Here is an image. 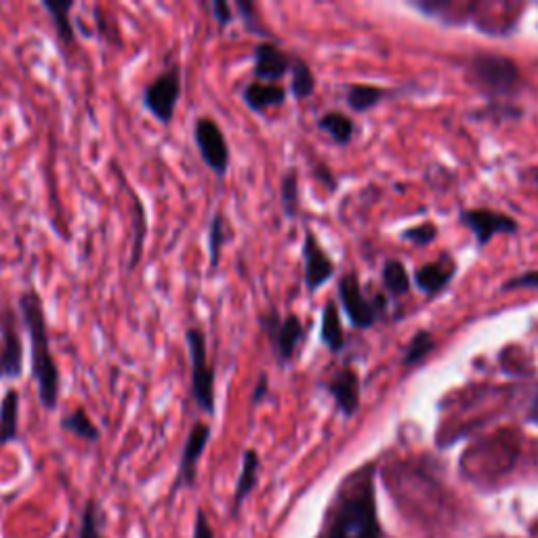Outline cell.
Masks as SVG:
<instances>
[{"label":"cell","instance_id":"cell-1","mask_svg":"<svg viewBox=\"0 0 538 538\" xmlns=\"http://www.w3.org/2000/svg\"><path fill=\"white\" fill-rule=\"evenodd\" d=\"M19 309H22L24 326L30 335V360L32 377L38 385V400L47 410H55L59 402V366L53 358L49 326L45 316L43 299L36 291H26L19 295Z\"/></svg>","mask_w":538,"mask_h":538},{"label":"cell","instance_id":"cell-2","mask_svg":"<svg viewBox=\"0 0 538 538\" xmlns=\"http://www.w3.org/2000/svg\"><path fill=\"white\" fill-rule=\"evenodd\" d=\"M330 538H381L372 473H364L349 494L343 496Z\"/></svg>","mask_w":538,"mask_h":538},{"label":"cell","instance_id":"cell-3","mask_svg":"<svg viewBox=\"0 0 538 538\" xmlns=\"http://www.w3.org/2000/svg\"><path fill=\"white\" fill-rule=\"evenodd\" d=\"M185 343L192 362V398L204 415H215V368L209 362V345L204 330L190 326L185 330Z\"/></svg>","mask_w":538,"mask_h":538},{"label":"cell","instance_id":"cell-4","mask_svg":"<svg viewBox=\"0 0 538 538\" xmlns=\"http://www.w3.org/2000/svg\"><path fill=\"white\" fill-rule=\"evenodd\" d=\"M259 326L269 345H272L276 360L280 364L291 362L297 354L299 345L305 339V326L299 320V316L288 314L282 318L276 307H269L267 312L259 316Z\"/></svg>","mask_w":538,"mask_h":538},{"label":"cell","instance_id":"cell-5","mask_svg":"<svg viewBox=\"0 0 538 538\" xmlns=\"http://www.w3.org/2000/svg\"><path fill=\"white\" fill-rule=\"evenodd\" d=\"M471 78L475 87H480L486 95L501 97L511 95L520 85V72L507 57L478 55L471 61Z\"/></svg>","mask_w":538,"mask_h":538},{"label":"cell","instance_id":"cell-6","mask_svg":"<svg viewBox=\"0 0 538 538\" xmlns=\"http://www.w3.org/2000/svg\"><path fill=\"white\" fill-rule=\"evenodd\" d=\"M183 93V76L179 66H171L158 74L143 91V108H146L160 124H171L177 103Z\"/></svg>","mask_w":538,"mask_h":538},{"label":"cell","instance_id":"cell-7","mask_svg":"<svg viewBox=\"0 0 538 538\" xmlns=\"http://www.w3.org/2000/svg\"><path fill=\"white\" fill-rule=\"evenodd\" d=\"M194 141L206 167L217 177H225L230 169V143H227L219 122L211 116H200L194 124Z\"/></svg>","mask_w":538,"mask_h":538},{"label":"cell","instance_id":"cell-8","mask_svg":"<svg viewBox=\"0 0 538 538\" xmlns=\"http://www.w3.org/2000/svg\"><path fill=\"white\" fill-rule=\"evenodd\" d=\"M209 440H211V425L194 423L188 433V440H185L183 450H181L173 494L179 492L181 488H192L196 484L198 465H200L206 446H209Z\"/></svg>","mask_w":538,"mask_h":538},{"label":"cell","instance_id":"cell-9","mask_svg":"<svg viewBox=\"0 0 538 538\" xmlns=\"http://www.w3.org/2000/svg\"><path fill=\"white\" fill-rule=\"evenodd\" d=\"M303 263H305V286L309 293H316L330 278L335 276V263L326 255L322 244L318 242L312 230L305 232L303 240Z\"/></svg>","mask_w":538,"mask_h":538},{"label":"cell","instance_id":"cell-10","mask_svg":"<svg viewBox=\"0 0 538 538\" xmlns=\"http://www.w3.org/2000/svg\"><path fill=\"white\" fill-rule=\"evenodd\" d=\"M339 297H341V305L345 309L349 322L356 328H370L372 324H375L377 320L375 305L364 297L356 274H345L339 280Z\"/></svg>","mask_w":538,"mask_h":538},{"label":"cell","instance_id":"cell-11","mask_svg":"<svg viewBox=\"0 0 538 538\" xmlns=\"http://www.w3.org/2000/svg\"><path fill=\"white\" fill-rule=\"evenodd\" d=\"M24 375V343L9 312L0 320V379L17 381Z\"/></svg>","mask_w":538,"mask_h":538},{"label":"cell","instance_id":"cell-12","mask_svg":"<svg viewBox=\"0 0 538 538\" xmlns=\"http://www.w3.org/2000/svg\"><path fill=\"white\" fill-rule=\"evenodd\" d=\"M293 59L286 51H282L276 43H259L255 47V66L253 74L259 82H280L293 68Z\"/></svg>","mask_w":538,"mask_h":538},{"label":"cell","instance_id":"cell-13","mask_svg":"<svg viewBox=\"0 0 538 538\" xmlns=\"http://www.w3.org/2000/svg\"><path fill=\"white\" fill-rule=\"evenodd\" d=\"M461 221L469 227V230L475 234L480 244L490 242L496 234H513L517 232V223L515 219L494 213V211H486V209H478V211H465L461 215Z\"/></svg>","mask_w":538,"mask_h":538},{"label":"cell","instance_id":"cell-14","mask_svg":"<svg viewBox=\"0 0 538 538\" xmlns=\"http://www.w3.org/2000/svg\"><path fill=\"white\" fill-rule=\"evenodd\" d=\"M326 389L335 398L345 417H354L360 408V377L354 368H341L328 379Z\"/></svg>","mask_w":538,"mask_h":538},{"label":"cell","instance_id":"cell-15","mask_svg":"<svg viewBox=\"0 0 538 538\" xmlns=\"http://www.w3.org/2000/svg\"><path fill=\"white\" fill-rule=\"evenodd\" d=\"M288 91L284 89V85L280 82H251V85H246L242 91V101L246 103V108L251 112L263 114L269 108H278L286 101Z\"/></svg>","mask_w":538,"mask_h":538},{"label":"cell","instance_id":"cell-16","mask_svg":"<svg viewBox=\"0 0 538 538\" xmlns=\"http://www.w3.org/2000/svg\"><path fill=\"white\" fill-rule=\"evenodd\" d=\"M259 469H261V459L255 448H246L242 454V469L238 475L236 482V490H234V507H232V515H238L242 503L248 499V494H251L259 482Z\"/></svg>","mask_w":538,"mask_h":538},{"label":"cell","instance_id":"cell-17","mask_svg":"<svg viewBox=\"0 0 538 538\" xmlns=\"http://www.w3.org/2000/svg\"><path fill=\"white\" fill-rule=\"evenodd\" d=\"M320 339L322 343L333 351V354H339L345 345V333H343V324L341 316L335 301H328L322 309V324H320Z\"/></svg>","mask_w":538,"mask_h":538},{"label":"cell","instance_id":"cell-18","mask_svg":"<svg viewBox=\"0 0 538 538\" xmlns=\"http://www.w3.org/2000/svg\"><path fill=\"white\" fill-rule=\"evenodd\" d=\"M19 431V393L15 389L5 391L0 400V448L11 444Z\"/></svg>","mask_w":538,"mask_h":538},{"label":"cell","instance_id":"cell-19","mask_svg":"<svg viewBox=\"0 0 538 538\" xmlns=\"http://www.w3.org/2000/svg\"><path fill=\"white\" fill-rule=\"evenodd\" d=\"M454 276L452 263H427L417 272V284L427 295H438Z\"/></svg>","mask_w":538,"mask_h":538},{"label":"cell","instance_id":"cell-20","mask_svg":"<svg viewBox=\"0 0 538 538\" xmlns=\"http://www.w3.org/2000/svg\"><path fill=\"white\" fill-rule=\"evenodd\" d=\"M43 7L51 15V22L55 26L57 38L64 45H74L76 43V34H74V24L70 19V11L74 9L72 0H66V3H59V0H45Z\"/></svg>","mask_w":538,"mask_h":538},{"label":"cell","instance_id":"cell-21","mask_svg":"<svg viewBox=\"0 0 538 538\" xmlns=\"http://www.w3.org/2000/svg\"><path fill=\"white\" fill-rule=\"evenodd\" d=\"M61 429L72 433V436L87 440V442H97L101 438L99 427L93 423V419L87 415L85 408H74L68 415L61 419Z\"/></svg>","mask_w":538,"mask_h":538},{"label":"cell","instance_id":"cell-22","mask_svg":"<svg viewBox=\"0 0 538 538\" xmlns=\"http://www.w3.org/2000/svg\"><path fill=\"white\" fill-rule=\"evenodd\" d=\"M318 127L328 133L330 137H333L335 143H339V146H347V143L351 141V137H354V120H351L349 116H345L343 112H326L320 116L318 120Z\"/></svg>","mask_w":538,"mask_h":538},{"label":"cell","instance_id":"cell-23","mask_svg":"<svg viewBox=\"0 0 538 538\" xmlns=\"http://www.w3.org/2000/svg\"><path fill=\"white\" fill-rule=\"evenodd\" d=\"M230 223H227L225 215L221 211H217L211 219V227H209V263H211V272L219 267L221 261V253L223 246L230 240Z\"/></svg>","mask_w":538,"mask_h":538},{"label":"cell","instance_id":"cell-24","mask_svg":"<svg viewBox=\"0 0 538 538\" xmlns=\"http://www.w3.org/2000/svg\"><path fill=\"white\" fill-rule=\"evenodd\" d=\"M293 76H291V93L295 95V99H307L312 97L316 91V76L309 68L307 61H303L301 57L293 59V68H291Z\"/></svg>","mask_w":538,"mask_h":538},{"label":"cell","instance_id":"cell-25","mask_svg":"<svg viewBox=\"0 0 538 538\" xmlns=\"http://www.w3.org/2000/svg\"><path fill=\"white\" fill-rule=\"evenodd\" d=\"M383 97V89L372 87V85H351L347 89V103L351 110L356 112H366L370 108H375Z\"/></svg>","mask_w":538,"mask_h":538},{"label":"cell","instance_id":"cell-26","mask_svg":"<svg viewBox=\"0 0 538 538\" xmlns=\"http://www.w3.org/2000/svg\"><path fill=\"white\" fill-rule=\"evenodd\" d=\"M280 204L286 217H295L299 213V175L295 169H291L282 177Z\"/></svg>","mask_w":538,"mask_h":538},{"label":"cell","instance_id":"cell-27","mask_svg":"<svg viewBox=\"0 0 538 538\" xmlns=\"http://www.w3.org/2000/svg\"><path fill=\"white\" fill-rule=\"evenodd\" d=\"M383 282L391 295H404L410 288L406 269L400 261H387L383 267Z\"/></svg>","mask_w":538,"mask_h":538},{"label":"cell","instance_id":"cell-28","mask_svg":"<svg viewBox=\"0 0 538 538\" xmlns=\"http://www.w3.org/2000/svg\"><path fill=\"white\" fill-rule=\"evenodd\" d=\"M133 206L137 211V217H135V236H133V253H131V261H129V269H135L137 263L141 261L143 242H146V232H148L146 209H143V204L139 202L137 196H133Z\"/></svg>","mask_w":538,"mask_h":538},{"label":"cell","instance_id":"cell-29","mask_svg":"<svg viewBox=\"0 0 538 538\" xmlns=\"http://www.w3.org/2000/svg\"><path fill=\"white\" fill-rule=\"evenodd\" d=\"M76 538H103L99 505H97L95 499H89L85 509H82V517H80V526H78V536Z\"/></svg>","mask_w":538,"mask_h":538},{"label":"cell","instance_id":"cell-30","mask_svg":"<svg viewBox=\"0 0 538 538\" xmlns=\"http://www.w3.org/2000/svg\"><path fill=\"white\" fill-rule=\"evenodd\" d=\"M433 349V339L429 337V333H419L415 335V339L410 341L408 349H406V356H404V364L406 366H412V364H417L421 362L429 351Z\"/></svg>","mask_w":538,"mask_h":538},{"label":"cell","instance_id":"cell-31","mask_svg":"<svg viewBox=\"0 0 538 538\" xmlns=\"http://www.w3.org/2000/svg\"><path fill=\"white\" fill-rule=\"evenodd\" d=\"M236 9L240 11V17H242V22L246 24V30L248 32H259V34H263V26L259 22L257 7L251 3V0H238Z\"/></svg>","mask_w":538,"mask_h":538},{"label":"cell","instance_id":"cell-32","mask_svg":"<svg viewBox=\"0 0 538 538\" xmlns=\"http://www.w3.org/2000/svg\"><path fill=\"white\" fill-rule=\"evenodd\" d=\"M436 236H438V232H436V227H433L431 223L412 227V230L404 232V238L410 240V242H415V244H429V242L436 240Z\"/></svg>","mask_w":538,"mask_h":538},{"label":"cell","instance_id":"cell-33","mask_svg":"<svg viewBox=\"0 0 538 538\" xmlns=\"http://www.w3.org/2000/svg\"><path fill=\"white\" fill-rule=\"evenodd\" d=\"M213 17L219 28H227L234 22V9L227 5V0H215L213 3Z\"/></svg>","mask_w":538,"mask_h":538},{"label":"cell","instance_id":"cell-34","mask_svg":"<svg viewBox=\"0 0 538 538\" xmlns=\"http://www.w3.org/2000/svg\"><path fill=\"white\" fill-rule=\"evenodd\" d=\"M192 538H215V530L209 522V517L202 509H198L196 513V522H194V536Z\"/></svg>","mask_w":538,"mask_h":538},{"label":"cell","instance_id":"cell-35","mask_svg":"<svg viewBox=\"0 0 538 538\" xmlns=\"http://www.w3.org/2000/svg\"><path fill=\"white\" fill-rule=\"evenodd\" d=\"M507 291H513V288H538V272H530L524 276H517L505 284Z\"/></svg>","mask_w":538,"mask_h":538},{"label":"cell","instance_id":"cell-36","mask_svg":"<svg viewBox=\"0 0 538 538\" xmlns=\"http://www.w3.org/2000/svg\"><path fill=\"white\" fill-rule=\"evenodd\" d=\"M267 393H269V377H267V372H261L259 379H257V385H255V391H253L251 402H253L255 406L261 404V402L267 398Z\"/></svg>","mask_w":538,"mask_h":538}]
</instances>
